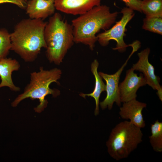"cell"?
I'll return each instance as SVG.
<instances>
[{
  "mask_svg": "<svg viewBox=\"0 0 162 162\" xmlns=\"http://www.w3.org/2000/svg\"><path fill=\"white\" fill-rule=\"evenodd\" d=\"M47 22L40 19H24L15 26L10 34V50L26 62L34 61L42 48H46L44 32Z\"/></svg>",
  "mask_w": 162,
  "mask_h": 162,
  "instance_id": "6da1fadb",
  "label": "cell"
},
{
  "mask_svg": "<svg viewBox=\"0 0 162 162\" xmlns=\"http://www.w3.org/2000/svg\"><path fill=\"white\" fill-rule=\"evenodd\" d=\"M118 14L117 11L111 12L108 6L100 5L80 15L72 21L74 42L83 44L93 50L97 33L110 28Z\"/></svg>",
  "mask_w": 162,
  "mask_h": 162,
  "instance_id": "7a4b0ae2",
  "label": "cell"
},
{
  "mask_svg": "<svg viewBox=\"0 0 162 162\" xmlns=\"http://www.w3.org/2000/svg\"><path fill=\"white\" fill-rule=\"evenodd\" d=\"M44 36L47 59L51 62L59 64L74 42L72 25L59 13H55L47 22Z\"/></svg>",
  "mask_w": 162,
  "mask_h": 162,
  "instance_id": "3957f363",
  "label": "cell"
},
{
  "mask_svg": "<svg viewBox=\"0 0 162 162\" xmlns=\"http://www.w3.org/2000/svg\"><path fill=\"white\" fill-rule=\"evenodd\" d=\"M62 71L55 68L49 70H45L40 67L39 71L31 73L30 83L25 87L23 93L20 94L12 103L13 107H15L21 101L29 98L34 100H39L40 104L34 108L35 111L40 113L47 106L48 102L45 99L46 96L52 94L56 97L60 94V91L50 88V84L53 82H58L61 76Z\"/></svg>",
  "mask_w": 162,
  "mask_h": 162,
  "instance_id": "277c9868",
  "label": "cell"
},
{
  "mask_svg": "<svg viewBox=\"0 0 162 162\" xmlns=\"http://www.w3.org/2000/svg\"><path fill=\"white\" fill-rule=\"evenodd\" d=\"M141 129L129 121L117 124L112 129L106 143L110 156L116 160L127 158L142 141Z\"/></svg>",
  "mask_w": 162,
  "mask_h": 162,
  "instance_id": "5b68a950",
  "label": "cell"
},
{
  "mask_svg": "<svg viewBox=\"0 0 162 162\" xmlns=\"http://www.w3.org/2000/svg\"><path fill=\"white\" fill-rule=\"evenodd\" d=\"M121 13L122 16L120 20L111 28L97 35V41L103 46L108 45L110 41L115 40L117 43L116 46L112 49L120 52H123L128 47L130 46V44L127 45L125 44L124 37L126 35V26L134 17V10L127 7L122 8Z\"/></svg>",
  "mask_w": 162,
  "mask_h": 162,
  "instance_id": "8992f818",
  "label": "cell"
},
{
  "mask_svg": "<svg viewBox=\"0 0 162 162\" xmlns=\"http://www.w3.org/2000/svg\"><path fill=\"white\" fill-rule=\"evenodd\" d=\"M131 47L133 50L131 54L124 63L115 74H109L102 72H99V75L106 82V96L104 99L99 103L100 107L103 110L107 107L111 110L114 103H116L118 106H121L122 103L119 90L120 76L131 56L139 48L138 45L134 44Z\"/></svg>",
  "mask_w": 162,
  "mask_h": 162,
  "instance_id": "52a82bcc",
  "label": "cell"
},
{
  "mask_svg": "<svg viewBox=\"0 0 162 162\" xmlns=\"http://www.w3.org/2000/svg\"><path fill=\"white\" fill-rule=\"evenodd\" d=\"M150 49L147 48L138 53L139 60L133 64L132 68L135 70L142 73L147 83L153 89L157 91V94L160 100L162 101V88L160 84L159 77L155 75L154 66L148 61Z\"/></svg>",
  "mask_w": 162,
  "mask_h": 162,
  "instance_id": "ba28073f",
  "label": "cell"
},
{
  "mask_svg": "<svg viewBox=\"0 0 162 162\" xmlns=\"http://www.w3.org/2000/svg\"><path fill=\"white\" fill-rule=\"evenodd\" d=\"M131 68L126 71L124 80L119 85V90L121 103L136 99V92L140 87L147 84L142 74L139 76L134 72Z\"/></svg>",
  "mask_w": 162,
  "mask_h": 162,
  "instance_id": "9c48e42d",
  "label": "cell"
},
{
  "mask_svg": "<svg viewBox=\"0 0 162 162\" xmlns=\"http://www.w3.org/2000/svg\"><path fill=\"white\" fill-rule=\"evenodd\" d=\"M101 0H54L56 9L73 15L83 14L100 5Z\"/></svg>",
  "mask_w": 162,
  "mask_h": 162,
  "instance_id": "30bf717a",
  "label": "cell"
},
{
  "mask_svg": "<svg viewBox=\"0 0 162 162\" xmlns=\"http://www.w3.org/2000/svg\"><path fill=\"white\" fill-rule=\"evenodd\" d=\"M123 103L119 112L120 117L123 119L130 120L131 123L141 129L144 128L146 124L142 111L146 107V104L136 99Z\"/></svg>",
  "mask_w": 162,
  "mask_h": 162,
  "instance_id": "8fae6325",
  "label": "cell"
},
{
  "mask_svg": "<svg viewBox=\"0 0 162 162\" xmlns=\"http://www.w3.org/2000/svg\"><path fill=\"white\" fill-rule=\"evenodd\" d=\"M26 3V12L30 19L43 20L55 13L54 0H30Z\"/></svg>",
  "mask_w": 162,
  "mask_h": 162,
  "instance_id": "7c38bea8",
  "label": "cell"
},
{
  "mask_svg": "<svg viewBox=\"0 0 162 162\" xmlns=\"http://www.w3.org/2000/svg\"><path fill=\"white\" fill-rule=\"evenodd\" d=\"M20 67L19 63L15 59L6 57L0 59V88L8 87L13 91L20 90V88L14 85L12 78V73L18 70Z\"/></svg>",
  "mask_w": 162,
  "mask_h": 162,
  "instance_id": "4fadbf2b",
  "label": "cell"
},
{
  "mask_svg": "<svg viewBox=\"0 0 162 162\" xmlns=\"http://www.w3.org/2000/svg\"><path fill=\"white\" fill-rule=\"evenodd\" d=\"M99 63L97 59H94L91 64V70L94 76L95 83L93 92L89 94H85L81 93L80 95L85 98L86 96L93 98L95 102L94 114L97 115L99 112V98L101 93L106 91V85L102 80V78L98 71Z\"/></svg>",
  "mask_w": 162,
  "mask_h": 162,
  "instance_id": "5bb4252c",
  "label": "cell"
},
{
  "mask_svg": "<svg viewBox=\"0 0 162 162\" xmlns=\"http://www.w3.org/2000/svg\"><path fill=\"white\" fill-rule=\"evenodd\" d=\"M151 130L150 143L154 151L160 153L162 152V122L158 120L155 121L151 125Z\"/></svg>",
  "mask_w": 162,
  "mask_h": 162,
  "instance_id": "9a60e30c",
  "label": "cell"
},
{
  "mask_svg": "<svg viewBox=\"0 0 162 162\" xmlns=\"http://www.w3.org/2000/svg\"><path fill=\"white\" fill-rule=\"evenodd\" d=\"M141 8L146 16L162 17V0H142Z\"/></svg>",
  "mask_w": 162,
  "mask_h": 162,
  "instance_id": "2e32d148",
  "label": "cell"
},
{
  "mask_svg": "<svg viewBox=\"0 0 162 162\" xmlns=\"http://www.w3.org/2000/svg\"><path fill=\"white\" fill-rule=\"evenodd\" d=\"M142 28L149 32L162 34V17L146 16L143 20Z\"/></svg>",
  "mask_w": 162,
  "mask_h": 162,
  "instance_id": "e0dca14e",
  "label": "cell"
},
{
  "mask_svg": "<svg viewBox=\"0 0 162 162\" xmlns=\"http://www.w3.org/2000/svg\"><path fill=\"white\" fill-rule=\"evenodd\" d=\"M11 48L10 34L5 29L0 30V59L6 57Z\"/></svg>",
  "mask_w": 162,
  "mask_h": 162,
  "instance_id": "ac0fdd59",
  "label": "cell"
},
{
  "mask_svg": "<svg viewBox=\"0 0 162 162\" xmlns=\"http://www.w3.org/2000/svg\"><path fill=\"white\" fill-rule=\"evenodd\" d=\"M124 2L127 7L133 10L142 12L141 5V0H121Z\"/></svg>",
  "mask_w": 162,
  "mask_h": 162,
  "instance_id": "d6986e66",
  "label": "cell"
},
{
  "mask_svg": "<svg viewBox=\"0 0 162 162\" xmlns=\"http://www.w3.org/2000/svg\"><path fill=\"white\" fill-rule=\"evenodd\" d=\"M6 3L14 4L22 9L26 7L27 3L24 0H0V4Z\"/></svg>",
  "mask_w": 162,
  "mask_h": 162,
  "instance_id": "ffe728a7",
  "label": "cell"
},
{
  "mask_svg": "<svg viewBox=\"0 0 162 162\" xmlns=\"http://www.w3.org/2000/svg\"><path fill=\"white\" fill-rule=\"evenodd\" d=\"M25 1V2H27L28 1V0H24Z\"/></svg>",
  "mask_w": 162,
  "mask_h": 162,
  "instance_id": "44dd1931",
  "label": "cell"
}]
</instances>
